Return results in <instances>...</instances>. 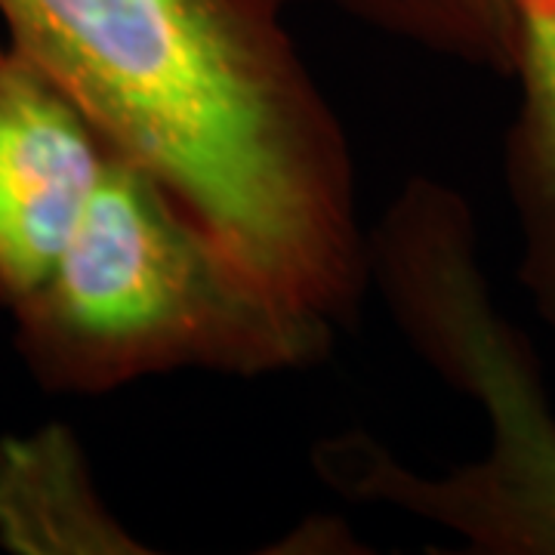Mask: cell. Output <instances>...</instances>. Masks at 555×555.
Instances as JSON below:
<instances>
[{
  "instance_id": "obj_4",
  "label": "cell",
  "mask_w": 555,
  "mask_h": 555,
  "mask_svg": "<svg viewBox=\"0 0 555 555\" xmlns=\"http://www.w3.org/2000/svg\"><path fill=\"white\" fill-rule=\"evenodd\" d=\"M118 145L13 43H0V306L25 299L72 238Z\"/></svg>"
},
{
  "instance_id": "obj_5",
  "label": "cell",
  "mask_w": 555,
  "mask_h": 555,
  "mask_svg": "<svg viewBox=\"0 0 555 555\" xmlns=\"http://www.w3.org/2000/svg\"><path fill=\"white\" fill-rule=\"evenodd\" d=\"M521 87L506 177L521 225V278L555 324V0H513Z\"/></svg>"
},
{
  "instance_id": "obj_6",
  "label": "cell",
  "mask_w": 555,
  "mask_h": 555,
  "mask_svg": "<svg viewBox=\"0 0 555 555\" xmlns=\"http://www.w3.org/2000/svg\"><path fill=\"white\" fill-rule=\"evenodd\" d=\"M0 543L13 553H133L100 506L75 438L60 426L0 441Z\"/></svg>"
},
{
  "instance_id": "obj_7",
  "label": "cell",
  "mask_w": 555,
  "mask_h": 555,
  "mask_svg": "<svg viewBox=\"0 0 555 555\" xmlns=\"http://www.w3.org/2000/svg\"><path fill=\"white\" fill-rule=\"evenodd\" d=\"M281 13L291 3H327L420 47L513 75L516 16L513 0H262Z\"/></svg>"
},
{
  "instance_id": "obj_3",
  "label": "cell",
  "mask_w": 555,
  "mask_h": 555,
  "mask_svg": "<svg viewBox=\"0 0 555 555\" xmlns=\"http://www.w3.org/2000/svg\"><path fill=\"white\" fill-rule=\"evenodd\" d=\"M433 367L485 411L488 454L426 478L371 438L346 436L327 454V481L343 494L429 518L478 553L555 555V416L528 343L494 306H473L438 334Z\"/></svg>"
},
{
  "instance_id": "obj_1",
  "label": "cell",
  "mask_w": 555,
  "mask_h": 555,
  "mask_svg": "<svg viewBox=\"0 0 555 555\" xmlns=\"http://www.w3.org/2000/svg\"><path fill=\"white\" fill-rule=\"evenodd\" d=\"M47 72L281 302L352 321L371 275L334 112L262 0H0Z\"/></svg>"
},
{
  "instance_id": "obj_2",
  "label": "cell",
  "mask_w": 555,
  "mask_h": 555,
  "mask_svg": "<svg viewBox=\"0 0 555 555\" xmlns=\"http://www.w3.org/2000/svg\"><path fill=\"white\" fill-rule=\"evenodd\" d=\"M10 315L31 374L75 396L170 371L306 367L334 337L262 287L120 149L60 259Z\"/></svg>"
}]
</instances>
